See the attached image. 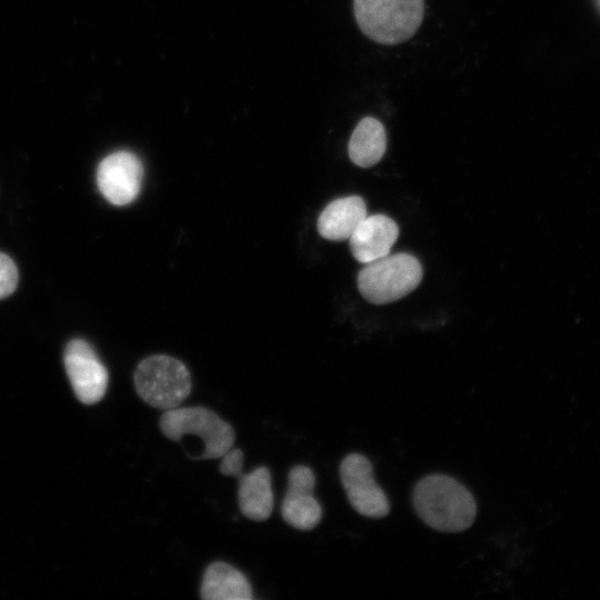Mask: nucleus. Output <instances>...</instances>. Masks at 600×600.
<instances>
[{"instance_id": "obj_1", "label": "nucleus", "mask_w": 600, "mask_h": 600, "mask_svg": "<svg viewBox=\"0 0 600 600\" xmlns=\"http://www.w3.org/2000/svg\"><path fill=\"white\" fill-rule=\"evenodd\" d=\"M412 501L423 522L442 532L468 529L477 514V504L470 491L444 474L422 478L413 489Z\"/></svg>"}, {"instance_id": "obj_2", "label": "nucleus", "mask_w": 600, "mask_h": 600, "mask_svg": "<svg viewBox=\"0 0 600 600\" xmlns=\"http://www.w3.org/2000/svg\"><path fill=\"white\" fill-rule=\"evenodd\" d=\"M353 12L369 39L392 46L417 32L424 16V0H353Z\"/></svg>"}, {"instance_id": "obj_3", "label": "nucleus", "mask_w": 600, "mask_h": 600, "mask_svg": "<svg viewBox=\"0 0 600 600\" xmlns=\"http://www.w3.org/2000/svg\"><path fill=\"white\" fill-rule=\"evenodd\" d=\"M422 274L419 260L401 252L366 263L358 274L357 284L367 301L386 304L413 291L420 283Z\"/></svg>"}, {"instance_id": "obj_4", "label": "nucleus", "mask_w": 600, "mask_h": 600, "mask_svg": "<svg viewBox=\"0 0 600 600\" xmlns=\"http://www.w3.org/2000/svg\"><path fill=\"white\" fill-rule=\"evenodd\" d=\"M162 433L180 441L184 436H196L203 443L199 460L218 459L232 448L233 428L216 412L204 407H183L166 410L159 422Z\"/></svg>"}, {"instance_id": "obj_5", "label": "nucleus", "mask_w": 600, "mask_h": 600, "mask_svg": "<svg viewBox=\"0 0 600 600\" xmlns=\"http://www.w3.org/2000/svg\"><path fill=\"white\" fill-rule=\"evenodd\" d=\"M134 386L139 397L151 407L170 410L179 407L191 391V376L180 360L153 354L138 364Z\"/></svg>"}, {"instance_id": "obj_6", "label": "nucleus", "mask_w": 600, "mask_h": 600, "mask_svg": "<svg viewBox=\"0 0 600 600\" xmlns=\"http://www.w3.org/2000/svg\"><path fill=\"white\" fill-rule=\"evenodd\" d=\"M340 479L352 508L367 518H383L390 507L387 496L373 478L371 462L360 453H350L341 462Z\"/></svg>"}, {"instance_id": "obj_7", "label": "nucleus", "mask_w": 600, "mask_h": 600, "mask_svg": "<svg viewBox=\"0 0 600 600\" xmlns=\"http://www.w3.org/2000/svg\"><path fill=\"white\" fill-rule=\"evenodd\" d=\"M64 366L72 389L82 403L93 404L102 399L108 386V371L87 341L73 339L68 343Z\"/></svg>"}, {"instance_id": "obj_8", "label": "nucleus", "mask_w": 600, "mask_h": 600, "mask_svg": "<svg viewBox=\"0 0 600 600\" xmlns=\"http://www.w3.org/2000/svg\"><path fill=\"white\" fill-rule=\"evenodd\" d=\"M142 178V163L129 151H117L107 156L97 169L98 188L114 206L132 202L140 192Z\"/></svg>"}, {"instance_id": "obj_9", "label": "nucleus", "mask_w": 600, "mask_h": 600, "mask_svg": "<svg viewBox=\"0 0 600 600\" xmlns=\"http://www.w3.org/2000/svg\"><path fill=\"white\" fill-rule=\"evenodd\" d=\"M314 483V474L306 466H296L289 471L281 516L296 529L311 530L321 519V507L312 492Z\"/></svg>"}, {"instance_id": "obj_10", "label": "nucleus", "mask_w": 600, "mask_h": 600, "mask_svg": "<svg viewBox=\"0 0 600 600\" xmlns=\"http://www.w3.org/2000/svg\"><path fill=\"white\" fill-rule=\"evenodd\" d=\"M397 223L384 214L366 217L349 238L352 256L361 263H369L389 254L398 239Z\"/></svg>"}, {"instance_id": "obj_11", "label": "nucleus", "mask_w": 600, "mask_h": 600, "mask_svg": "<svg viewBox=\"0 0 600 600\" xmlns=\"http://www.w3.org/2000/svg\"><path fill=\"white\" fill-rule=\"evenodd\" d=\"M367 217L364 200L349 196L331 201L318 218V232L324 239L343 241L350 238L358 224Z\"/></svg>"}, {"instance_id": "obj_12", "label": "nucleus", "mask_w": 600, "mask_h": 600, "mask_svg": "<svg viewBox=\"0 0 600 600\" xmlns=\"http://www.w3.org/2000/svg\"><path fill=\"white\" fill-rule=\"evenodd\" d=\"M238 501L241 513L254 521L267 520L273 510L271 474L268 468L258 467L250 473H241Z\"/></svg>"}, {"instance_id": "obj_13", "label": "nucleus", "mask_w": 600, "mask_h": 600, "mask_svg": "<svg viewBox=\"0 0 600 600\" xmlns=\"http://www.w3.org/2000/svg\"><path fill=\"white\" fill-rule=\"evenodd\" d=\"M200 596L204 600H251L252 590L241 571L217 561L209 564L203 573Z\"/></svg>"}, {"instance_id": "obj_14", "label": "nucleus", "mask_w": 600, "mask_h": 600, "mask_svg": "<svg viewBox=\"0 0 600 600\" xmlns=\"http://www.w3.org/2000/svg\"><path fill=\"white\" fill-rule=\"evenodd\" d=\"M387 137L383 124L376 118L366 117L354 128L348 144L351 161L370 168L378 163L384 154Z\"/></svg>"}, {"instance_id": "obj_15", "label": "nucleus", "mask_w": 600, "mask_h": 600, "mask_svg": "<svg viewBox=\"0 0 600 600\" xmlns=\"http://www.w3.org/2000/svg\"><path fill=\"white\" fill-rule=\"evenodd\" d=\"M18 283V270L10 257L0 252V299L10 296Z\"/></svg>"}, {"instance_id": "obj_16", "label": "nucleus", "mask_w": 600, "mask_h": 600, "mask_svg": "<svg viewBox=\"0 0 600 600\" xmlns=\"http://www.w3.org/2000/svg\"><path fill=\"white\" fill-rule=\"evenodd\" d=\"M219 471L223 476L238 477L242 473L243 452L240 449H229L221 457Z\"/></svg>"}]
</instances>
